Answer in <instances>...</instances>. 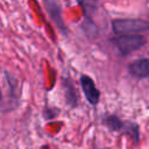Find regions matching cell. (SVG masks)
<instances>
[{
	"mask_svg": "<svg viewBox=\"0 0 149 149\" xmlns=\"http://www.w3.org/2000/svg\"><path fill=\"white\" fill-rule=\"evenodd\" d=\"M112 28L116 35H134L149 30V22L141 19H116L113 20Z\"/></svg>",
	"mask_w": 149,
	"mask_h": 149,
	"instance_id": "cell-2",
	"label": "cell"
},
{
	"mask_svg": "<svg viewBox=\"0 0 149 149\" xmlns=\"http://www.w3.org/2000/svg\"><path fill=\"white\" fill-rule=\"evenodd\" d=\"M128 71L133 77L140 79L149 78V58H140L132 62L128 66Z\"/></svg>",
	"mask_w": 149,
	"mask_h": 149,
	"instance_id": "cell-4",
	"label": "cell"
},
{
	"mask_svg": "<svg viewBox=\"0 0 149 149\" xmlns=\"http://www.w3.org/2000/svg\"><path fill=\"white\" fill-rule=\"evenodd\" d=\"M2 101V94H1V90H0V102Z\"/></svg>",
	"mask_w": 149,
	"mask_h": 149,
	"instance_id": "cell-11",
	"label": "cell"
},
{
	"mask_svg": "<svg viewBox=\"0 0 149 149\" xmlns=\"http://www.w3.org/2000/svg\"><path fill=\"white\" fill-rule=\"evenodd\" d=\"M102 123L111 130V132H122L125 127V121H122L118 115L115 114H109L104 116Z\"/></svg>",
	"mask_w": 149,
	"mask_h": 149,
	"instance_id": "cell-7",
	"label": "cell"
},
{
	"mask_svg": "<svg viewBox=\"0 0 149 149\" xmlns=\"http://www.w3.org/2000/svg\"><path fill=\"white\" fill-rule=\"evenodd\" d=\"M77 2L81 7L86 19H91V16L93 15V13L97 9L98 0H77Z\"/></svg>",
	"mask_w": 149,
	"mask_h": 149,
	"instance_id": "cell-9",
	"label": "cell"
},
{
	"mask_svg": "<svg viewBox=\"0 0 149 149\" xmlns=\"http://www.w3.org/2000/svg\"><path fill=\"white\" fill-rule=\"evenodd\" d=\"M123 134L128 135L132 140H134V142L137 144L139 140H140V129H139V125L133 122V121H126L125 122V127L122 129Z\"/></svg>",
	"mask_w": 149,
	"mask_h": 149,
	"instance_id": "cell-8",
	"label": "cell"
},
{
	"mask_svg": "<svg viewBox=\"0 0 149 149\" xmlns=\"http://www.w3.org/2000/svg\"><path fill=\"white\" fill-rule=\"evenodd\" d=\"M58 114H59V109H58V108H54V107H51V108H45V109L43 111V116H44V119H47V120H51V119L56 118Z\"/></svg>",
	"mask_w": 149,
	"mask_h": 149,
	"instance_id": "cell-10",
	"label": "cell"
},
{
	"mask_svg": "<svg viewBox=\"0 0 149 149\" xmlns=\"http://www.w3.org/2000/svg\"><path fill=\"white\" fill-rule=\"evenodd\" d=\"M80 85H81V90L85 94L86 100L92 106H97L100 101V91L95 87L93 79L86 74H81L80 76Z\"/></svg>",
	"mask_w": 149,
	"mask_h": 149,
	"instance_id": "cell-3",
	"label": "cell"
},
{
	"mask_svg": "<svg viewBox=\"0 0 149 149\" xmlns=\"http://www.w3.org/2000/svg\"><path fill=\"white\" fill-rule=\"evenodd\" d=\"M44 3H45L47 10H48L50 17L52 19V21L56 23V26L62 31L65 33L66 28H65V24H64L63 19H62V12H61V7H59L58 2L56 0H44Z\"/></svg>",
	"mask_w": 149,
	"mask_h": 149,
	"instance_id": "cell-5",
	"label": "cell"
},
{
	"mask_svg": "<svg viewBox=\"0 0 149 149\" xmlns=\"http://www.w3.org/2000/svg\"><path fill=\"white\" fill-rule=\"evenodd\" d=\"M111 42L122 56H127L141 49L147 43V40L142 35L134 34V35H119L116 37H113Z\"/></svg>",
	"mask_w": 149,
	"mask_h": 149,
	"instance_id": "cell-1",
	"label": "cell"
},
{
	"mask_svg": "<svg viewBox=\"0 0 149 149\" xmlns=\"http://www.w3.org/2000/svg\"><path fill=\"white\" fill-rule=\"evenodd\" d=\"M63 90H64L66 104L72 108L76 107L77 106V93H76L73 83L70 78H63Z\"/></svg>",
	"mask_w": 149,
	"mask_h": 149,
	"instance_id": "cell-6",
	"label": "cell"
}]
</instances>
